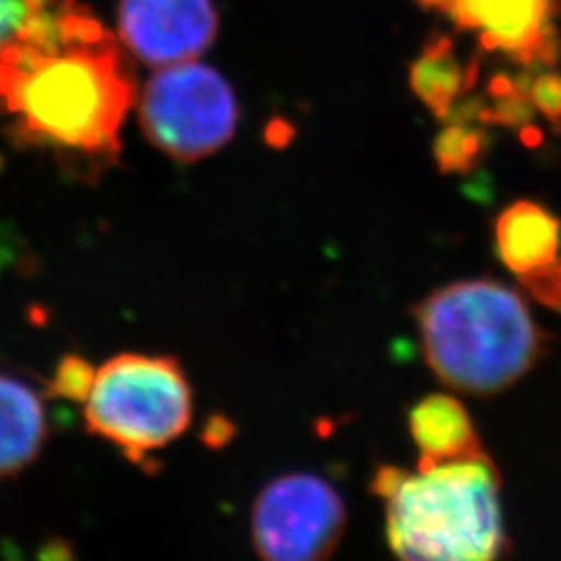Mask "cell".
Listing matches in <instances>:
<instances>
[{
  "label": "cell",
  "instance_id": "30bf717a",
  "mask_svg": "<svg viewBox=\"0 0 561 561\" xmlns=\"http://www.w3.org/2000/svg\"><path fill=\"white\" fill-rule=\"evenodd\" d=\"M560 245V219L535 202H516L495 221L497 256L518 277L558 261Z\"/></svg>",
  "mask_w": 561,
  "mask_h": 561
},
{
  "label": "cell",
  "instance_id": "7a4b0ae2",
  "mask_svg": "<svg viewBox=\"0 0 561 561\" xmlns=\"http://www.w3.org/2000/svg\"><path fill=\"white\" fill-rule=\"evenodd\" d=\"M373 493L385 502L387 541L403 560L502 556L500 474L484 451L419 468V474L382 466Z\"/></svg>",
  "mask_w": 561,
  "mask_h": 561
},
{
  "label": "cell",
  "instance_id": "e0dca14e",
  "mask_svg": "<svg viewBox=\"0 0 561 561\" xmlns=\"http://www.w3.org/2000/svg\"><path fill=\"white\" fill-rule=\"evenodd\" d=\"M528 101L553 123L561 121V78L545 76L530 85Z\"/></svg>",
  "mask_w": 561,
  "mask_h": 561
},
{
  "label": "cell",
  "instance_id": "5bb4252c",
  "mask_svg": "<svg viewBox=\"0 0 561 561\" xmlns=\"http://www.w3.org/2000/svg\"><path fill=\"white\" fill-rule=\"evenodd\" d=\"M60 0H0V57L44 20Z\"/></svg>",
  "mask_w": 561,
  "mask_h": 561
},
{
  "label": "cell",
  "instance_id": "277c9868",
  "mask_svg": "<svg viewBox=\"0 0 561 561\" xmlns=\"http://www.w3.org/2000/svg\"><path fill=\"white\" fill-rule=\"evenodd\" d=\"M192 412V385L180 362L150 354L104 362L83 400L88 431L117 445L134 463L180 439Z\"/></svg>",
  "mask_w": 561,
  "mask_h": 561
},
{
  "label": "cell",
  "instance_id": "8fae6325",
  "mask_svg": "<svg viewBox=\"0 0 561 561\" xmlns=\"http://www.w3.org/2000/svg\"><path fill=\"white\" fill-rule=\"evenodd\" d=\"M410 433L421 449L419 468L481 454V439L466 408L451 396H428L410 412Z\"/></svg>",
  "mask_w": 561,
  "mask_h": 561
},
{
  "label": "cell",
  "instance_id": "5b68a950",
  "mask_svg": "<svg viewBox=\"0 0 561 561\" xmlns=\"http://www.w3.org/2000/svg\"><path fill=\"white\" fill-rule=\"evenodd\" d=\"M238 115L231 85L196 60L159 67L141 92V131L175 161L196 162L219 152L233 138Z\"/></svg>",
  "mask_w": 561,
  "mask_h": 561
},
{
  "label": "cell",
  "instance_id": "6da1fadb",
  "mask_svg": "<svg viewBox=\"0 0 561 561\" xmlns=\"http://www.w3.org/2000/svg\"><path fill=\"white\" fill-rule=\"evenodd\" d=\"M136 102V78L119 36L83 0H60L0 57V106L13 140L81 171L117 159Z\"/></svg>",
  "mask_w": 561,
  "mask_h": 561
},
{
  "label": "cell",
  "instance_id": "9c48e42d",
  "mask_svg": "<svg viewBox=\"0 0 561 561\" xmlns=\"http://www.w3.org/2000/svg\"><path fill=\"white\" fill-rule=\"evenodd\" d=\"M46 437L48 422L41 393L0 373V481L38 460Z\"/></svg>",
  "mask_w": 561,
  "mask_h": 561
},
{
  "label": "cell",
  "instance_id": "9a60e30c",
  "mask_svg": "<svg viewBox=\"0 0 561 561\" xmlns=\"http://www.w3.org/2000/svg\"><path fill=\"white\" fill-rule=\"evenodd\" d=\"M96 368L80 356H67L57 366V373L50 381V393L62 400L83 403L90 393V387L94 382Z\"/></svg>",
  "mask_w": 561,
  "mask_h": 561
},
{
  "label": "cell",
  "instance_id": "ba28073f",
  "mask_svg": "<svg viewBox=\"0 0 561 561\" xmlns=\"http://www.w3.org/2000/svg\"><path fill=\"white\" fill-rule=\"evenodd\" d=\"M553 0H445L442 11L474 32L489 50H500L520 62L549 60Z\"/></svg>",
  "mask_w": 561,
  "mask_h": 561
},
{
  "label": "cell",
  "instance_id": "8992f818",
  "mask_svg": "<svg viewBox=\"0 0 561 561\" xmlns=\"http://www.w3.org/2000/svg\"><path fill=\"white\" fill-rule=\"evenodd\" d=\"M250 526L252 542L264 560H324L345 533V505L321 477L285 474L262 489Z\"/></svg>",
  "mask_w": 561,
  "mask_h": 561
},
{
  "label": "cell",
  "instance_id": "52a82bcc",
  "mask_svg": "<svg viewBox=\"0 0 561 561\" xmlns=\"http://www.w3.org/2000/svg\"><path fill=\"white\" fill-rule=\"evenodd\" d=\"M119 38L154 67L196 60L217 36L213 0H121Z\"/></svg>",
  "mask_w": 561,
  "mask_h": 561
},
{
  "label": "cell",
  "instance_id": "2e32d148",
  "mask_svg": "<svg viewBox=\"0 0 561 561\" xmlns=\"http://www.w3.org/2000/svg\"><path fill=\"white\" fill-rule=\"evenodd\" d=\"M526 291L537 300L561 312V262L556 261L520 277Z\"/></svg>",
  "mask_w": 561,
  "mask_h": 561
},
{
  "label": "cell",
  "instance_id": "ac0fdd59",
  "mask_svg": "<svg viewBox=\"0 0 561 561\" xmlns=\"http://www.w3.org/2000/svg\"><path fill=\"white\" fill-rule=\"evenodd\" d=\"M416 2H421L422 7H431V9H439L442 11L445 0H416Z\"/></svg>",
  "mask_w": 561,
  "mask_h": 561
},
{
  "label": "cell",
  "instance_id": "3957f363",
  "mask_svg": "<svg viewBox=\"0 0 561 561\" xmlns=\"http://www.w3.org/2000/svg\"><path fill=\"white\" fill-rule=\"evenodd\" d=\"M422 350L445 385L491 396L524 377L542 352L526 301L495 280H458L416 308Z\"/></svg>",
  "mask_w": 561,
  "mask_h": 561
},
{
  "label": "cell",
  "instance_id": "7c38bea8",
  "mask_svg": "<svg viewBox=\"0 0 561 561\" xmlns=\"http://www.w3.org/2000/svg\"><path fill=\"white\" fill-rule=\"evenodd\" d=\"M466 73L451 53V46L443 41L426 48L421 60L412 67L410 83L421 99L437 117H447L451 104L463 92Z\"/></svg>",
  "mask_w": 561,
  "mask_h": 561
},
{
  "label": "cell",
  "instance_id": "4fadbf2b",
  "mask_svg": "<svg viewBox=\"0 0 561 561\" xmlns=\"http://www.w3.org/2000/svg\"><path fill=\"white\" fill-rule=\"evenodd\" d=\"M486 148L484 136L479 129L454 125L442 131L435 141V159L445 173H466L481 161Z\"/></svg>",
  "mask_w": 561,
  "mask_h": 561
}]
</instances>
